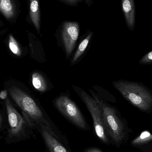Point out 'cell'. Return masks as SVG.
I'll return each mask as SVG.
<instances>
[{
    "label": "cell",
    "instance_id": "6da1fadb",
    "mask_svg": "<svg viewBox=\"0 0 152 152\" xmlns=\"http://www.w3.org/2000/svg\"><path fill=\"white\" fill-rule=\"evenodd\" d=\"M89 92L101 109L104 122L108 135L116 146L119 148L124 144L131 132L128 126L127 121L121 116L117 107L110 104L106 99L92 89H89Z\"/></svg>",
    "mask_w": 152,
    "mask_h": 152
},
{
    "label": "cell",
    "instance_id": "7a4b0ae2",
    "mask_svg": "<svg viewBox=\"0 0 152 152\" xmlns=\"http://www.w3.org/2000/svg\"><path fill=\"white\" fill-rule=\"evenodd\" d=\"M123 97L141 111L151 114L152 111L151 90L142 83L126 80L112 82Z\"/></svg>",
    "mask_w": 152,
    "mask_h": 152
},
{
    "label": "cell",
    "instance_id": "3957f363",
    "mask_svg": "<svg viewBox=\"0 0 152 152\" xmlns=\"http://www.w3.org/2000/svg\"><path fill=\"white\" fill-rule=\"evenodd\" d=\"M9 92L10 96L16 103L32 119L40 123V125L42 124L48 127L57 136L58 139H60L66 145L68 144L66 137L45 118L41 109L27 94L20 88L14 86L9 88Z\"/></svg>",
    "mask_w": 152,
    "mask_h": 152
},
{
    "label": "cell",
    "instance_id": "277c9868",
    "mask_svg": "<svg viewBox=\"0 0 152 152\" xmlns=\"http://www.w3.org/2000/svg\"><path fill=\"white\" fill-rule=\"evenodd\" d=\"M72 88L84 104L90 113L93 121L95 132L97 137L105 144L109 145L110 140L106 131L101 109L95 99L84 90L72 85Z\"/></svg>",
    "mask_w": 152,
    "mask_h": 152
},
{
    "label": "cell",
    "instance_id": "5b68a950",
    "mask_svg": "<svg viewBox=\"0 0 152 152\" xmlns=\"http://www.w3.org/2000/svg\"><path fill=\"white\" fill-rule=\"evenodd\" d=\"M54 104L62 116L74 126L86 131L90 129L82 112L69 94L63 93L60 95L54 100Z\"/></svg>",
    "mask_w": 152,
    "mask_h": 152
},
{
    "label": "cell",
    "instance_id": "8992f818",
    "mask_svg": "<svg viewBox=\"0 0 152 152\" xmlns=\"http://www.w3.org/2000/svg\"><path fill=\"white\" fill-rule=\"evenodd\" d=\"M79 34V26L76 22H65L61 32L62 47L68 59L72 56L76 46Z\"/></svg>",
    "mask_w": 152,
    "mask_h": 152
},
{
    "label": "cell",
    "instance_id": "52a82bcc",
    "mask_svg": "<svg viewBox=\"0 0 152 152\" xmlns=\"http://www.w3.org/2000/svg\"><path fill=\"white\" fill-rule=\"evenodd\" d=\"M10 129L9 136L10 137H21L24 135L25 121L21 115L14 108L9 99L5 101Z\"/></svg>",
    "mask_w": 152,
    "mask_h": 152
},
{
    "label": "cell",
    "instance_id": "ba28073f",
    "mask_svg": "<svg viewBox=\"0 0 152 152\" xmlns=\"http://www.w3.org/2000/svg\"><path fill=\"white\" fill-rule=\"evenodd\" d=\"M42 134L46 145L50 152H70L59 141L57 136L51 129L41 124Z\"/></svg>",
    "mask_w": 152,
    "mask_h": 152
},
{
    "label": "cell",
    "instance_id": "9c48e42d",
    "mask_svg": "<svg viewBox=\"0 0 152 152\" xmlns=\"http://www.w3.org/2000/svg\"><path fill=\"white\" fill-rule=\"evenodd\" d=\"M93 32L87 33L86 36L83 37L78 44L76 50L73 52L70 58V65L73 66L76 65L84 58L86 53L88 50L89 45L93 38Z\"/></svg>",
    "mask_w": 152,
    "mask_h": 152
},
{
    "label": "cell",
    "instance_id": "30bf717a",
    "mask_svg": "<svg viewBox=\"0 0 152 152\" xmlns=\"http://www.w3.org/2000/svg\"><path fill=\"white\" fill-rule=\"evenodd\" d=\"M122 4L127 24L129 29L133 31L135 20L134 0H122Z\"/></svg>",
    "mask_w": 152,
    "mask_h": 152
},
{
    "label": "cell",
    "instance_id": "8fae6325",
    "mask_svg": "<svg viewBox=\"0 0 152 152\" xmlns=\"http://www.w3.org/2000/svg\"><path fill=\"white\" fill-rule=\"evenodd\" d=\"M29 15L31 21L39 33L40 29V14L39 0H29Z\"/></svg>",
    "mask_w": 152,
    "mask_h": 152
},
{
    "label": "cell",
    "instance_id": "7c38bea8",
    "mask_svg": "<svg viewBox=\"0 0 152 152\" xmlns=\"http://www.w3.org/2000/svg\"><path fill=\"white\" fill-rule=\"evenodd\" d=\"M0 12L7 19L14 18L16 9L12 0H0Z\"/></svg>",
    "mask_w": 152,
    "mask_h": 152
},
{
    "label": "cell",
    "instance_id": "4fadbf2b",
    "mask_svg": "<svg viewBox=\"0 0 152 152\" xmlns=\"http://www.w3.org/2000/svg\"><path fill=\"white\" fill-rule=\"evenodd\" d=\"M152 140V135L151 132L148 130H145L131 142V144L134 147L142 149L151 143Z\"/></svg>",
    "mask_w": 152,
    "mask_h": 152
},
{
    "label": "cell",
    "instance_id": "5bb4252c",
    "mask_svg": "<svg viewBox=\"0 0 152 152\" xmlns=\"http://www.w3.org/2000/svg\"><path fill=\"white\" fill-rule=\"evenodd\" d=\"M32 83L34 88L40 92H46L48 88L44 78L38 72H35L32 75Z\"/></svg>",
    "mask_w": 152,
    "mask_h": 152
},
{
    "label": "cell",
    "instance_id": "9a60e30c",
    "mask_svg": "<svg viewBox=\"0 0 152 152\" xmlns=\"http://www.w3.org/2000/svg\"><path fill=\"white\" fill-rule=\"evenodd\" d=\"M8 44L10 50L13 54L17 56L21 55V51L19 45L12 35L9 36Z\"/></svg>",
    "mask_w": 152,
    "mask_h": 152
},
{
    "label": "cell",
    "instance_id": "2e32d148",
    "mask_svg": "<svg viewBox=\"0 0 152 152\" xmlns=\"http://www.w3.org/2000/svg\"><path fill=\"white\" fill-rule=\"evenodd\" d=\"M141 65H151L152 64V51L147 53L139 61Z\"/></svg>",
    "mask_w": 152,
    "mask_h": 152
},
{
    "label": "cell",
    "instance_id": "e0dca14e",
    "mask_svg": "<svg viewBox=\"0 0 152 152\" xmlns=\"http://www.w3.org/2000/svg\"><path fill=\"white\" fill-rule=\"evenodd\" d=\"M84 152H103L95 147H90L85 149Z\"/></svg>",
    "mask_w": 152,
    "mask_h": 152
},
{
    "label": "cell",
    "instance_id": "ac0fdd59",
    "mask_svg": "<svg viewBox=\"0 0 152 152\" xmlns=\"http://www.w3.org/2000/svg\"><path fill=\"white\" fill-rule=\"evenodd\" d=\"M7 97V90H3L1 92H0V98L4 100L6 99Z\"/></svg>",
    "mask_w": 152,
    "mask_h": 152
},
{
    "label": "cell",
    "instance_id": "d6986e66",
    "mask_svg": "<svg viewBox=\"0 0 152 152\" xmlns=\"http://www.w3.org/2000/svg\"><path fill=\"white\" fill-rule=\"evenodd\" d=\"M64 1H66L70 3L74 4L78 2L80 0H64Z\"/></svg>",
    "mask_w": 152,
    "mask_h": 152
},
{
    "label": "cell",
    "instance_id": "ffe728a7",
    "mask_svg": "<svg viewBox=\"0 0 152 152\" xmlns=\"http://www.w3.org/2000/svg\"><path fill=\"white\" fill-rule=\"evenodd\" d=\"M2 118L1 116V114H0V126H1V123Z\"/></svg>",
    "mask_w": 152,
    "mask_h": 152
}]
</instances>
